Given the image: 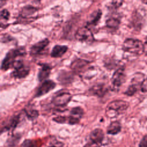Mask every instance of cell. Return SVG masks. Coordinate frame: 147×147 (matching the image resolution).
<instances>
[{"label":"cell","instance_id":"cell-1","mask_svg":"<svg viewBox=\"0 0 147 147\" xmlns=\"http://www.w3.org/2000/svg\"><path fill=\"white\" fill-rule=\"evenodd\" d=\"M25 54V51L23 48L13 49L9 51L3 59L1 64V69L6 71L10 68L13 67L14 63L17 60V58L19 56H23Z\"/></svg>","mask_w":147,"mask_h":147},{"label":"cell","instance_id":"cell-2","mask_svg":"<svg viewBox=\"0 0 147 147\" xmlns=\"http://www.w3.org/2000/svg\"><path fill=\"white\" fill-rule=\"evenodd\" d=\"M129 106V102L123 100H115L110 102L106 108V114L109 117H113L125 111Z\"/></svg>","mask_w":147,"mask_h":147},{"label":"cell","instance_id":"cell-3","mask_svg":"<svg viewBox=\"0 0 147 147\" xmlns=\"http://www.w3.org/2000/svg\"><path fill=\"white\" fill-rule=\"evenodd\" d=\"M122 49L131 53L141 55L144 53V44L137 39L126 38L123 43Z\"/></svg>","mask_w":147,"mask_h":147},{"label":"cell","instance_id":"cell-4","mask_svg":"<svg viewBox=\"0 0 147 147\" xmlns=\"http://www.w3.org/2000/svg\"><path fill=\"white\" fill-rule=\"evenodd\" d=\"M103 138V131L99 128L95 129L90 133L88 140L84 147H100Z\"/></svg>","mask_w":147,"mask_h":147},{"label":"cell","instance_id":"cell-5","mask_svg":"<svg viewBox=\"0 0 147 147\" xmlns=\"http://www.w3.org/2000/svg\"><path fill=\"white\" fill-rule=\"evenodd\" d=\"M14 71L11 72V76L14 78L21 79L25 78L29 72V68L25 65L22 60H17L14 64Z\"/></svg>","mask_w":147,"mask_h":147},{"label":"cell","instance_id":"cell-6","mask_svg":"<svg viewBox=\"0 0 147 147\" xmlns=\"http://www.w3.org/2000/svg\"><path fill=\"white\" fill-rule=\"evenodd\" d=\"M75 38L82 42H92L94 38L92 32L87 26L80 27L77 29L75 34Z\"/></svg>","mask_w":147,"mask_h":147},{"label":"cell","instance_id":"cell-7","mask_svg":"<svg viewBox=\"0 0 147 147\" xmlns=\"http://www.w3.org/2000/svg\"><path fill=\"white\" fill-rule=\"evenodd\" d=\"M72 95L68 92H60L57 93L52 99V103L57 107L65 106L71 100Z\"/></svg>","mask_w":147,"mask_h":147},{"label":"cell","instance_id":"cell-8","mask_svg":"<svg viewBox=\"0 0 147 147\" xmlns=\"http://www.w3.org/2000/svg\"><path fill=\"white\" fill-rule=\"evenodd\" d=\"M126 75L123 68L117 69L111 78V83L114 88H118L125 81Z\"/></svg>","mask_w":147,"mask_h":147},{"label":"cell","instance_id":"cell-9","mask_svg":"<svg viewBox=\"0 0 147 147\" xmlns=\"http://www.w3.org/2000/svg\"><path fill=\"white\" fill-rule=\"evenodd\" d=\"M56 86V83L52 80H46L38 87L34 95L35 97L42 96L53 90Z\"/></svg>","mask_w":147,"mask_h":147},{"label":"cell","instance_id":"cell-10","mask_svg":"<svg viewBox=\"0 0 147 147\" xmlns=\"http://www.w3.org/2000/svg\"><path fill=\"white\" fill-rule=\"evenodd\" d=\"M84 114L83 110L80 107H75L71 109L70 115L68 117V123L70 125L78 123Z\"/></svg>","mask_w":147,"mask_h":147},{"label":"cell","instance_id":"cell-11","mask_svg":"<svg viewBox=\"0 0 147 147\" xmlns=\"http://www.w3.org/2000/svg\"><path fill=\"white\" fill-rule=\"evenodd\" d=\"M49 40L48 38H44L34 45H33L30 49V54L32 56H36L41 54L45 48L49 44Z\"/></svg>","mask_w":147,"mask_h":147},{"label":"cell","instance_id":"cell-12","mask_svg":"<svg viewBox=\"0 0 147 147\" xmlns=\"http://www.w3.org/2000/svg\"><path fill=\"white\" fill-rule=\"evenodd\" d=\"M51 71V67L45 64H42L41 65V68L38 71L37 75V78L40 82L43 81L46 79L49 75Z\"/></svg>","mask_w":147,"mask_h":147},{"label":"cell","instance_id":"cell-13","mask_svg":"<svg viewBox=\"0 0 147 147\" xmlns=\"http://www.w3.org/2000/svg\"><path fill=\"white\" fill-rule=\"evenodd\" d=\"M107 89L103 84H97L93 86L90 89V91L94 95L99 97L103 96L107 92Z\"/></svg>","mask_w":147,"mask_h":147},{"label":"cell","instance_id":"cell-14","mask_svg":"<svg viewBox=\"0 0 147 147\" xmlns=\"http://www.w3.org/2000/svg\"><path fill=\"white\" fill-rule=\"evenodd\" d=\"M68 50V47L66 45H56L52 48L51 56L52 57H61Z\"/></svg>","mask_w":147,"mask_h":147},{"label":"cell","instance_id":"cell-15","mask_svg":"<svg viewBox=\"0 0 147 147\" xmlns=\"http://www.w3.org/2000/svg\"><path fill=\"white\" fill-rule=\"evenodd\" d=\"M102 16V11L100 9H98L93 11L88 19L87 24L88 25L95 26L99 22Z\"/></svg>","mask_w":147,"mask_h":147},{"label":"cell","instance_id":"cell-16","mask_svg":"<svg viewBox=\"0 0 147 147\" xmlns=\"http://www.w3.org/2000/svg\"><path fill=\"white\" fill-rule=\"evenodd\" d=\"M89 62L87 60L78 59L75 60L71 64L70 67L74 71H81L83 68L88 65Z\"/></svg>","mask_w":147,"mask_h":147},{"label":"cell","instance_id":"cell-17","mask_svg":"<svg viewBox=\"0 0 147 147\" xmlns=\"http://www.w3.org/2000/svg\"><path fill=\"white\" fill-rule=\"evenodd\" d=\"M121 130V125L120 123L117 121L111 122L107 128V133L111 135H115L120 132Z\"/></svg>","mask_w":147,"mask_h":147},{"label":"cell","instance_id":"cell-18","mask_svg":"<svg viewBox=\"0 0 147 147\" xmlns=\"http://www.w3.org/2000/svg\"><path fill=\"white\" fill-rule=\"evenodd\" d=\"M37 11V9L34 6L28 5L24 6L21 11V16L23 18H27L28 17L33 14L35 12Z\"/></svg>","mask_w":147,"mask_h":147},{"label":"cell","instance_id":"cell-19","mask_svg":"<svg viewBox=\"0 0 147 147\" xmlns=\"http://www.w3.org/2000/svg\"><path fill=\"white\" fill-rule=\"evenodd\" d=\"M106 25L109 28L117 29L120 25V21L116 18H110L106 21Z\"/></svg>","mask_w":147,"mask_h":147},{"label":"cell","instance_id":"cell-20","mask_svg":"<svg viewBox=\"0 0 147 147\" xmlns=\"http://www.w3.org/2000/svg\"><path fill=\"white\" fill-rule=\"evenodd\" d=\"M19 121H20V115H18L14 116L10 119V121L5 126V127H4V129L10 130V129L15 128L18 125Z\"/></svg>","mask_w":147,"mask_h":147},{"label":"cell","instance_id":"cell-21","mask_svg":"<svg viewBox=\"0 0 147 147\" xmlns=\"http://www.w3.org/2000/svg\"><path fill=\"white\" fill-rule=\"evenodd\" d=\"M24 111L28 117L29 119H34L36 118H37L38 115V112L37 110L30 108H27L25 109Z\"/></svg>","mask_w":147,"mask_h":147},{"label":"cell","instance_id":"cell-22","mask_svg":"<svg viewBox=\"0 0 147 147\" xmlns=\"http://www.w3.org/2000/svg\"><path fill=\"white\" fill-rule=\"evenodd\" d=\"M137 87L136 85L134 84H132L128 87L127 89L125 92V94L128 96H132L137 92Z\"/></svg>","mask_w":147,"mask_h":147},{"label":"cell","instance_id":"cell-23","mask_svg":"<svg viewBox=\"0 0 147 147\" xmlns=\"http://www.w3.org/2000/svg\"><path fill=\"white\" fill-rule=\"evenodd\" d=\"M21 147H37V145L33 141L29 140H26L22 144Z\"/></svg>","mask_w":147,"mask_h":147},{"label":"cell","instance_id":"cell-24","mask_svg":"<svg viewBox=\"0 0 147 147\" xmlns=\"http://www.w3.org/2000/svg\"><path fill=\"white\" fill-rule=\"evenodd\" d=\"M10 13L7 9H3L1 11V18L5 20H7L9 18Z\"/></svg>","mask_w":147,"mask_h":147},{"label":"cell","instance_id":"cell-25","mask_svg":"<svg viewBox=\"0 0 147 147\" xmlns=\"http://www.w3.org/2000/svg\"><path fill=\"white\" fill-rule=\"evenodd\" d=\"M53 121H56V122L63 123L66 122L67 120H68V118L66 117H64V116H58L57 117L53 118Z\"/></svg>","mask_w":147,"mask_h":147},{"label":"cell","instance_id":"cell-26","mask_svg":"<svg viewBox=\"0 0 147 147\" xmlns=\"http://www.w3.org/2000/svg\"><path fill=\"white\" fill-rule=\"evenodd\" d=\"M141 91L142 92H147V78L144 79L140 85Z\"/></svg>","mask_w":147,"mask_h":147},{"label":"cell","instance_id":"cell-27","mask_svg":"<svg viewBox=\"0 0 147 147\" xmlns=\"http://www.w3.org/2000/svg\"><path fill=\"white\" fill-rule=\"evenodd\" d=\"M122 3H123L122 1H113L111 2V6H113L114 8H118L120 6H121Z\"/></svg>","mask_w":147,"mask_h":147},{"label":"cell","instance_id":"cell-28","mask_svg":"<svg viewBox=\"0 0 147 147\" xmlns=\"http://www.w3.org/2000/svg\"><path fill=\"white\" fill-rule=\"evenodd\" d=\"M49 147H64V144L61 142L55 141L50 144Z\"/></svg>","mask_w":147,"mask_h":147},{"label":"cell","instance_id":"cell-29","mask_svg":"<svg viewBox=\"0 0 147 147\" xmlns=\"http://www.w3.org/2000/svg\"><path fill=\"white\" fill-rule=\"evenodd\" d=\"M139 147H147V135L144 136L141 140Z\"/></svg>","mask_w":147,"mask_h":147},{"label":"cell","instance_id":"cell-30","mask_svg":"<svg viewBox=\"0 0 147 147\" xmlns=\"http://www.w3.org/2000/svg\"><path fill=\"white\" fill-rule=\"evenodd\" d=\"M144 53H145L147 55V37L146 38V41L144 44Z\"/></svg>","mask_w":147,"mask_h":147},{"label":"cell","instance_id":"cell-31","mask_svg":"<svg viewBox=\"0 0 147 147\" xmlns=\"http://www.w3.org/2000/svg\"><path fill=\"white\" fill-rule=\"evenodd\" d=\"M142 2L144 3H146L147 4V1H142Z\"/></svg>","mask_w":147,"mask_h":147}]
</instances>
